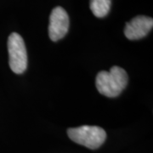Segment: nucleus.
I'll return each instance as SVG.
<instances>
[{"mask_svg": "<svg viewBox=\"0 0 153 153\" xmlns=\"http://www.w3.org/2000/svg\"><path fill=\"white\" fill-rule=\"evenodd\" d=\"M111 0H90L89 6L94 16L98 18L105 17L110 11Z\"/></svg>", "mask_w": 153, "mask_h": 153, "instance_id": "423d86ee", "label": "nucleus"}, {"mask_svg": "<svg viewBox=\"0 0 153 153\" xmlns=\"http://www.w3.org/2000/svg\"><path fill=\"white\" fill-rule=\"evenodd\" d=\"M67 134L72 141L92 150L100 147L106 138L105 131L97 126L84 125L71 128L67 130Z\"/></svg>", "mask_w": 153, "mask_h": 153, "instance_id": "f03ea898", "label": "nucleus"}, {"mask_svg": "<svg viewBox=\"0 0 153 153\" xmlns=\"http://www.w3.org/2000/svg\"><path fill=\"white\" fill-rule=\"evenodd\" d=\"M128 76L124 69L112 66L109 71H102L96 76L95 84L98 91L106 97H117L128 84Z\"/></svg>", "mask_w": 153, "mask_h": 153, "instance_id": "f257e3e1", "label": "nucleus"}, {"mask_svg": "<svg viewBox=\"0 0 153 153\" xmlns=\"http://www.w3.org/2000/svg\"><path fill=\"white\" fill-rule=\"evenodd\" d=\"M69 29V17L61 7H55L49 17V35L50 39L56 42L63 38Z\"/></svg>", "mask_w": 153, "mask_h": 153, "instance_id": "20e7f679", "label": "nucleus"}, {"mask_svg": "<svg viewBox=\"0 0 153 153\" xmlns=\"http://www.w3.org/2000/svg\"><path fill=\"white\" fill-rule=\"evenodd\" d=\"M10 66L13 72L22 74L27 66V54L24 40L16 33H11L8 39Z\"/></svg>", "mask_w": 153, "mask_h": 153, "instance_id": "7ed1b4c3", "label": "nucleus"}, {"mask_svg": "<svg viewBox=\"0 0 153 153\" xmlns=\"http://www.w3.org/2000/svg\"><path fill=\"white\" fill-rule=\"evenodd\" d=\"M153 27L152 17L139 16L126 23L124 34L129 40H138L144 38L151 32Z\"/></svg>", "mask_w": 153, "mask_h": 153, "instance_id": "39448f33", "label": "nucleus"}]
</instances>
